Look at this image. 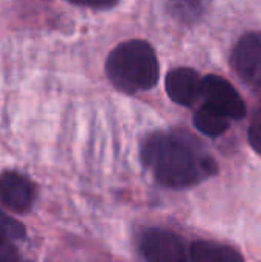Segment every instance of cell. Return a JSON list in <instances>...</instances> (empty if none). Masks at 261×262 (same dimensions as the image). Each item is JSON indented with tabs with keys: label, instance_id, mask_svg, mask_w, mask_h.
I'll use <instances>...</instances> for the list:
<instances>
[{
	"label": "cell",
	"instance_id": "cell-1",
	"mask_svg": "<svg viewBox=\"0 0 261 262\" xmlns=\"http://www.w3.org/2000/svg\"><path fill=\"white\" fill-rule=\"evenodd\" d=\"M142 157L154 177L168 187H188L209 177L215 164L200 154L194 141L177 134H155L143 146Z\"/></svg>",
	"mask_w": 261,
	"mask_h": 262
},
{
	"label": "cell",
	"instance_id": "cell-2",
	"mask_svg": "<svg viewBox=\"0 0 261 262\" xmlns=\"http://www.w3.org/2000/svg\"><path fill=\"white\" fill-rule=\"evenodd\" d=\"M111 83L125 92L152 89L160 78L157 55L145 40H129L118 45L106 60Z\"/></svg>",
	"mask_w": 261,
	"mask_h": 262
},
{
	"label": "cell",
	"instance_id": "cell-3",
	"mask_svg": "<svg viewBox=\"0 0 261 262\" xmlns=\"http://www.w3.org/2000/svg\"><path fill=\"white\" fill-rule=\"evenodd\" d=\"M34 183L15 170L0 172V204L17 215H26L35 203Z\"/></svg>",
	"mask_w": 261,
	"mask_h": 262
},
{
	"label": "cell",
	"instance_id": "cell-4",
	"mask_svg": "<svg viewBox=\"0 0 261 262\" xmlns=\"http://www.w3.org/2000/svg\"><path fill=\"white\" fill-rule=\"evenodd\" d=\"M140 253L151 262H183L189 258L183 239L162 229H151L142 236Z\"/></svg>",
	"mask_w": 261,
	"mask_h": 262
},
{
	"label": "cell",
	"instance_id": "cell-5",
	"mask_svg": "<svg viewBox=\"0 0 261 262\" xmlns=\"http://www.w3.org/2000/svg\"><path fill=\"white\" fill-rule=\"evenodd\" d=\"M232 66L246 84L261 89V32H248L238 40Z\"/></svg>",
	"mask_w": 261,
	"mask_h": 262
},
{
	"label": "cell",
	"instance_id": "cell-6",
	"mask_svg": "<svg viewBox=\"0 0 261 262\" xmlns=\"http://www.w3.org/2000/svg\"><path fill=\"white\" fill-rule=\"evenodd\" d=\"M202 97L208 104L220 109L229 118L242 120L246 115V106L240 94L228 80L218 75H208L203 78Z\"/></svg>",
	"mask_w": 261,
	"mask_h": 262
},
{
	"label": "cell",
	"instance_id": "cell-7",
	"mask_svg": "<svg viewBox=\"0 0 261 262\" xmlns=\"http://www.w3.org/2000/svg\"><path fill=\"white\" fill-rule=\"evenodd\" d=\"M203 78L191 68H177L166 75V92L172 101L182 106L194 104L202 97Z\"/></svg>",
	"mask_w": 261,
	"mask_h": 262
},
{
	"label": "cell",
	"instance_id": "cell-8",
	"mask_svg": "<svg viewBox=\"0 0 261 262\" xmlns=\"http://www.w3.org/2000/svg\"><path fill=\"white\" fill-rule=\"evenodd\" d=\"M189 259L195 262H240L243 261V256L232 247L209 241H197L189 249Z\"/></svg>",
	"mask_w": 261,
	"mask_h": 262
},
{
	"label": "cell",
	"instance_id": "cell-9",
	"mask_svg": "<svg viewBox=\"0 0 261 262\" xmlns=\"http://www.w3.org/2000/svg\"><path fill=\"white\" fill-rule=\"evenodd\" d=\"M194 124L206 137L217 138L228 130L229 117L226 114H223L220 109L206 103L205 106H202L197 111V114L194 117Z\"/></svg>",
	"mask_w": 261,
	"mask_h": 262
},
{
	"label": "cell",
	"instance_id": "cell-10",
	"mask_svg": "<svg viewBox=\"0 0 261 262\" xmlns=\"http://www.w3.org/2000/svg\"><path fill=\"white\" fill-rule=\"evenodd\" d=\"M0 232L11 241H23L26 238L25 227L9 215L3 213L2 210H0Z\"/></svg>",
	"mask_w": 261,
	"mask_h": 262
},
{
	"label": "cell",
	"instance_id": "cell-11",
	"mask_svg": "<svg viewBox=\"0 0 261 262\" xmlns=\"http://www.w3.org/2000/svg\"><path fill=\"white\" fill-rule=\"evenodd\" d=\"M248 137H249V143L254 147V150H257L261 155V104L257 107V111L254 112Z\"/></svg>",
	"mask_w": 261,
	"mask_h": 262
},
{
	"label": "cell",
	"instance_id": "cell-12",
	"mask_svg": "<svg viewBox=\"0 0 261 262\" xmlns=\"http://www.w3.org/2000/svg\"><path fill=\"white\" fill-rule=\"evenodd\" d=\"M202 6V0H175V9L182 14L188 17H194L197 15Z\"/></svg>",
	"mask_w": 261,
	"mask_h": 262
},
{
	"label": "cell",
	"instance_id": "cell-13",
	"mask_svg": "<svg viewBox=\"0 0 261 262\" xmlns=\"http://www.w3.org/2000/svg\"><path fill=\"white\" fill-rule=\"evenodd\" d=\"M15 259H20V255L12 247L11 239L0 232V261H15Z\"/></svg>",
	"mask_w": 261,
	"mask_h": 262
},
{
	"label": "cell",
	"instance_id": "cell-14",
	"mask_svg": "<svg viewBox=\"0 0 261 262\" xmlns=\"http://www.w3.org/2000/svg\"><path fill=\"white\" fill-rule=\"evenodd\" d=\"M75 5H82V6H89V8H95V9H106L114 6L118 0H69Z\"/></svg>",
	"mask_w": 261,
	"mask_h": 262
}]
</instances>
